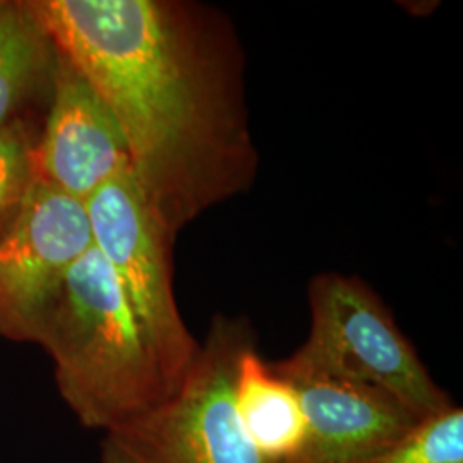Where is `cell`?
I'll return each instance as SVG.
<instances>
[{
  "instance_id": "1",
  "label": "cell",
  "mask_w": 463,
  "mask_h": 463,
  "mask_svg": "<svg viewBox=\"0 0 463 463\" xmlns=\"http://www.w3.org/2000/svg\"><path fill=\"white\" fill-rule=\"evenodd\" d=\"M124 134L131 172L174 237L256 168L237 40L175 0H26Z\"/></svg>"
},
{
  "instance_id": "2",
  "label": "cell",
  "mask_w": 463,
  "mask_h": 463,
  "mask_svg": "<svg viewBox=\"0 0 463 463\" xmlns=\"http://www.w3.org/2000/svg\"><path fill=\"white\" fill-rule=\"evenodd\" d=\"M36 345L52 359L67 409L88 430H112L179 390L97 248L69 269Z\"/></svg>"
},
{
  "instance_id": "3",
  "label": "cell",
  "mask_w": 463,
  "mask_h": 463,
  "mask_svg": "<svg viewBox=\"0 0 463 463\" xmlns=\"http://www.w3.org/2000/svg\"><path fill=\"white\" fill-rule=\"evenodd\" d=\"M306 344L271 369L285 376L359 383L398 400L417 419L451 407L390 311L361 280L325 273L309 287Z\"/></svg>"
},
{
  "instance_id": "4",
  "label": "cell",
  "mask_w": 463,
  "mask_h": 463,
  "mask_svg": "<svg viewBox=\"0 0 463 463\" xmlns=\"http://www.w3.org/2000/svg\"><path fill=\"white\" fill-rule=\"evenodd\" d=\"M252 345L248 323L215 317L177 393L103 432L101 463H268L235 411L239 361Z\"/></svg>"
},
{
  "instance_id": "5",
  "label": "cell",
  "mask_w": 463,
  "mask_h": 463,
  "mask_svg": "<svg viewBox=\"0 0 463 463\" xmlns=\"http://www.w3.org/2000/svg\"><path fill=\"white\" fill-rule=\"evenodd\" d=\"M86 208L95 248L116 273L168 376L181 388L199 344L187 330L174 294L175 237L151 210L131 168L103 184Z\"/></svg>"
},
{
  "instance_id": "6",
  "label": "cell",
  "mask_w": 463,
  "mask_h": 463,
  "mask_svg": "<svg viewBox=\"0 0 463 463\" xmlns=\"http://www.w3.org/2000/svg\"><path fill=\"white\" fill-rule=\"evenodd\" d=\"M91 248L86 203L36 177L0 227V338L36 344L69 269Z\"/></svg>"
},
{
  "instance_id": "7",
  "label": "cell",
  "mask_w": 463,
  "mask_h": 463,
  "mask_svg": "<svg viewBox=\"0 0 463 463\" xmlns=\"http://www.w3.org/2000/svg\"><path fill=\"white\" fill-rule=\"evenodd\" d=\"M45 129L34 145L36 177L86 203L131 168L124 134L95 88L57 49Z\"/></svg>"
},
{
  "instance_id": "8",
  "label": "cell",
  "mask_w": 463,
  "mask_h": 463,
  "mask_svg": "<svg viewBox=\"0 0 463 463\" xmlns=\"http://www.w3.org/2000/svg\"><path fill=\"white\" fill-rule=\"evenodd\" d=\"M285 380L294 386L307 422L304 463L361 462L420 420L395 398L359 383L317 376Z\"/></svg>"
},
{
  "instance_id": "9",
  "label": "cell",
  "mask_w": 463,
  "mask_h": 463,
  "mask_svg": "<svg viewBox=\"0 0 463 463\" xmlns=\"http://www.w3.org/2000/svg\"><path fill=\"white\" fill-rule=\"evenodd\" d=\"M235 411L250 443L268 463H304L307 422L294 386L248 348L237 369Z\"/></svg>"
},
{
  "instance_id": "10",
  "label": "cell",
  "mask_w": 463,
  "mask_h": 463,
  "mask_svg": "<svg viewBox=\"0 0 463 463\" xmlns=\"http://www.w3.org/2000/svg\"><path fill=\"white\" fill-rule=\"evenodd\" d=\"M57 47L26 0H5L0 13V126L36 90L49 88Z\"/></svg>"
},
{
  "instance_id": "11",
  "label": "cell",
  "mask_w": 463,
  "mask_h": 463,
  "mask_svg": "<svg viewBox=\"0 0 463 463\" xmlns=\"http://www.w3.org/2000/svg\"><path fill=\"white\" fill-rule=\"evenodd\" d=\"M357 463H463V411L455 405L420 419L390 447Z\"/></svg>"
},
{
  "instance_id": "12",
  "label": "cell",
  "mask_w": 463,
  "mask_h": 463,
  "mask_svg": "<svg viewBox=\"0 0 463 463\" xmlns=\"http://www.w3.org/2000/svg\"><path fill=\"white\" fill-rule=\"evenodd\" d=\"M34 145L21 122L0 126V227L14 215L36 179Z\"/></svg>"
},
{
  "instance_id": "13",
  "label": "cell",
  "mask_w": 463,
  "mask_h": 463,
  "mask_svg": "<svg viewBox=\"0 0 463 463\" xmlns=\"http://www.w3.org/2000/svg\"><path fill=\"white\" fill-rule=\"evenodd\" d=\"M4 5H5V0H0V13H2V9H4Z\"/></svg>"
}]
</instances>
